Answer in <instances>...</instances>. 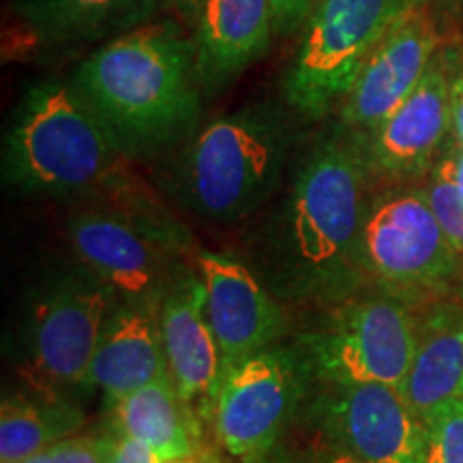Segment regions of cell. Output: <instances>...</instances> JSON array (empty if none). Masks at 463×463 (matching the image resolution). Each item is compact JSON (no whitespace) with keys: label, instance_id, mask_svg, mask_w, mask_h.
<instances>
[{"label":"cell","instance_id":"cell-1","mask_svg":"<svg viewBox=\"0 0 463 463\" xmlns=\"http://www.w3.org/2000/svg\"><path fill=\"white\" fill-rule=\"evenodd\" d=\"M372 176L345 127L309 148L258 239L256 270L281 303L324 309L369 288L361 239Z\"/></svg>","mask_w":463,"mask_h":463},{"label":"cell","instance_id":"cell-2","mask_svg":"<svg viewBox=\"0 0 463 463\" xmlns=\"http://www.w3.org/2000/svg\"><path fill=\"white\" fill-rule=\"evenodd\" d=\"M71 84L129 161L181 148L198 129L206 97L194 37L176 17L103 42L75 67Z\"/></svg>","mask_w":463,"mask_h":463},{"label":"cell","instance_id":"cell-3","mask_svg":"<svg viewBox=\"0 0 463 463\" xmlns=\"http://www.w3.org/2000/svg\"><path fill=\"white\" fill-rule=\"evenodd\" d=\"M3 181L26 195L108 202L137 194L129 159L71 80L28 86L3 142Z\"/></svg>","mask_w":463,"mask_h":463},{"label":"cell","instance_id":"cell-4","mask_svg":"<svg viewBox=\"0 0 463 463\" xmlns=\"http://www.w3.org/2000/svg\"><path fill=\"white\" fill-rule=\"evenodd\" d=\"M297 129L289 108L247 103L198 127L167 172L172 195L208 222H241L281 184Z\"/></svg>","mask_w":463,"mask_h":463},{"label":"cell","instance_id":"cell-5","mask_svg":"<svg viewBox=\"0 0 463 463\" xmlns=\"http://www.w3.org/2000/svg\"><path fill=\"white\" fill-rule=\"evenodd\" d=\"M80 264L125 303H161L165 288L194 247L189 234L157 211L142 191L92 202L67 223Z\"/></svg>","mask_w":463,"mask_h":463},{"label":"cell","instance_id":"cell-6","mask_svg":"<svg viewBox=\"0 0 463 463\" xmlns=\"http://www.w3.org/2000/svg\"><path fill=\"white\" fill-rule=\"evenodd\" d=\"M419 307L367 288L324 307L322 320L298 335L294 347L311 382H380L403 389L419 339Z\"/></svg>","mask_w":463,"mask_h":463},{"label":"cell","instance_id":"cell-7","mask_svg":"<svg viewBox=\"0 0 463 463\" xmlns=\"http://www.w3.org/2000/svg\"><path fill=\"white\" fill-rule=\"evenodd\" d=\"M369 288L420 307L439 300L459 277L463 258L450 245L425 187L399 183L369 200L363 223Z\"/></svg>","mask_w":463,"mask_h":463},{"label":"cell","instance_id":"cell-8","mask_svg":"<svg viewBox=\"0 0 463 463\" xmlns=\"http://www.w3.org/2000/svg\"><path fill=\"white\" fill-rule=\"evenodd\" d=\"M403 0H320L283 78L286 106L320 120L339 108Z\"/></svg>","mask_w":463,"mask_h":463},{"label":"cell","instance_id":"cell-9","mask_svg":"<svg viewBox=\"0 0 463 463\" xmlns=\"http://www.w3.org/2000/svg\"><path fill=\"white\" fill-rule=\"evenodd\" d=\"M116 300L112 289L82 264L45 286L34 305L26 345V373L37 392L62 397L71 389H86L92 356Z\"/></svg>","mask_w":463,"mask_h":463},{"label":"cell","instance_id":"cell-10","mask_svg":"<svg viewBox=\"0 0 463 463\" xmlns=\"http://www.w3.org/2000/svg\"><path fill=\"white\" fill-rule=\"evenodd\" d=\"M309 384L311 375L294 345L266 347L232 369L219 384L213 410L225 453L242 463L273 450Z\"/></svg>","mask_w":463,"mask_h":463},{"label":"cell","instance_id":"cell-11","mask_svg":"<svg viewBox=\"0 0 463 463\" xmlns=\"http://www.w3.org/2000/svg\"><path fill=\"white\" fill-rule=\"evenodd\" d=\"M307 419L335 450L361 463H422L427 420L403 389L380 382L322 384Z\"/></svg>","mask_w":463,"mask_h":463},{"label":"cell","instance_id":"cell-12","mask_svg":"<svg viewBox=\"0 0 463 463\" xmlns=\"http://www.w3.org/2000/svg\"><path fill=\"white\" fill-rule=\"evenodd\" d=\"M439 43L442 34L431 7L402 11L339 106V125L358 137L372 136L419 86Z\"/></svg>","mask_w":463,"mask_h":463},{"label":"cell","instance_id":"cell-13","mask_svg":"<svg viewBox=\"0 0 463 463\" xmlns=\"http://www.w3.org/2000/svg\"><path fill=\"white\" fill-rule=\"evenodd\" d=\"M195 269L206 292V314L222 354V380L288 331L281 300L253 266L217 251H195ZM222 384V382H219Z\"/></svg>","mask_w":463,"mask_h":463},{"label":"cell","instance_id":"cell-14","mask_svg":"<svg viewBox=\"0 0 463 463\" xmlns=\"http://www.w3.org/2000/svg\"><path fill=\"white\" fill-rule=\"evenodd\" d=\"M450 50H439L408 99L361 137L373 176L399 184L431 172L450 137Z\"/></svg>","mask_w":463,"mask_h":463},{"label":"cell","instance_id":"cell-15","mask_svg":"<svg viewBox=\"0 0 463 463\" xmlns=\"http://www.w3.org/2000/svg\"><path fill=\"white\" fill-rule=\"evenodd\" d=\"M159 328L172 382L200 420L213 422L222 382V354L206 314V292L198 269L183 264L161 297Z\"/></svg>","mask_w":463,"mask_h":463},{"label":"cell","instance_id":"cell-16","mask_svg":"<svg viewBox=\"0 0 463 463\" xmlns=\"http://www.w3.org/2000/svg\"><path fill=\"white\" fill-rule=\"evenodd\" d=\"M275 34L273 0H204L191 26L204 95L230 89L270 50Z\"/></svg>","mask_w":463,"mask_h":463},{"label":"cell","instance_id":"cell-17","mask_svg":"<svg viewBox=\"0 0 463 463\" xmlns=\"http://www.w3.org/2000/svg\"><path fill=\"white\" fill-rule=\"evenodd\" d=\"M157 309V305L116 300L109 311L86 389L101 391L112 408L133 391L170 373Z\"/></svg>","mask_w":463,"mask_h":463},{"label":"cell","instance_id":"cell-18","mask_svg":"<svg viewBox=\"0 0 463 463\" xmlns=\"http://www.w3.org/2000/svg\"><path fill=\"white\" fill-rule=\"evenodd\" d=\"M165 0H15L11 14L43 48L109 42L157 20Z\"/></svg>","mask_w":463,"mask_h":463},{"label":"cell","instance_id":"cell-19","mask_svg":"<svg viewBox=\"0 0 463 463\" xmlns=\"http://www.w3.org/2000/svg\"><path fill=\"white\" fill-rule=\"evenodd\" d=\"M403 392L422 419L463 399V305L433 300L420 314L419 339Z\"/></svg>","mask_w":463,"mask_h":463},{"label":"cell","instance_id":"cell-20","mask_svg":"<svg viewBox=\"0 0 463 463\" xmlns=\"http://www.w3.org/2000/svg\"><path fill=\"white\" fill-rule=\"evenodd\" d=\"M114 416L120 436L140 439L164 461L200 453V419L178 395L170 373L116 403Z\"/></svg>","mask_w":463,"mask_h":463},{"label":"cell","instance_id":"cell-21","mask_svg":"<svg viewBox=\"0 0 463 463\" xmlns=\"http://www.w3.org/2000/svg\"><path fill=\"white\" fill-rule=\"evenodd\" d=\"M84 414L65 397H9L0 412V463H20L82 427Z\"/></svg>","mask_w":463,"mask_h":463},{"label":"cell","instance_id":"cell-22","mask_svg":"<svg viewBox=\"0 0 463 463\" xmlns=\"http://www.w3.org/2000/svg\"><path fill=\"white\" fill-rule=\"evenodd\" d=\"M422 463H463V399L442 405L427 419Z\"/></svg>","mask_w":463,"mask_h":463},{"label":"cell","instance_id":"cell-23","mask_svg":"<svg viewBox=\"0 0 463 463\" xmlns=\"http://www.w3.org/2000/svg\"><path fill=\"white\" fill-rule=\"evenodd\" d=\"M425 194L439 225H442L444 234L449 236L450 245L463 258V198L457 194L453 184H449L444 178L431 172L427 174Z\"/></svg>","mask_w":463,"mask_h":463},{"label":"cell","instance_id":"cell-24","mask_svg":"<svg viewBox=\"0 0 463 463\" xmlns=\"http://www.w3.org/2000/svg\"><path fill=\"white\" fill-rule=\"evenodd\" d=\"M114 439L95 436L65 438L52 447V463H112Z\"/></svg>","mask_w":463,"mask_h":463},{"label":"cell","instance_id":"cell-25","mask_svg":"<svg viewBox=\"0 0 463 463\" xmlns=\"http://www.w3.org/2000/svg\"><path fill=\"white\" fill-rule=\"evenodd\" d=\"M320 0H273L275 33L279 37H289L305 28Z\"/></svg>","mask_w":463,"mask_h":463},{"label":"cell","instance_id":"cell-26","mask_svg":"<svg viewBox=\"0 0 463 463\" xmlns=\"http://www.w3.org/2000/svg\"><path fill=\"white\" fill-rule=\"evenodd\" d=\"M431 174L453 184L457 194L463 198V144L449 137V142L439 150L436 164L431 167Z\"/></svg>","mask_w":463,"mask_h":463},{"label":"cell","instance_id":"cell-27","mask_svg":"<svg viewBox=\"0 0 463 463\" xmlns=\"http://www.w3.org/2000/svg\"><path fill=\"white\" fill-rule=\"evenodd\" d=\"M453 75H450V137L463 144V54L450 50Z\"/></svg>","mask_w":463,"mask_h":463},{"label":"cell","instance_id":"cell-28","mask_svg":"<svg viewBox=\"0 0 463 463\" xmlns=\"http://www.w3.org/2000/svg\"><path fill=\"white\" fill-rule=\"evenodd\" d=\"M112 463H165L153 449L140 442V439L120 436L114 439Z\"/></svg>","mask_w":463,"mask_h":463},{"label":"cell","instance_id":"cell-29","mask_svg":"<svg viewBox=\"0 0 463 463\" xmlns=\"http://www.w3.org/2000/svg\"><path fill=\"white\" fill-rule=\"evenodd\" d=\"M204 0H165V9L172 11L176 20H181L184 26H194L195 17Z\"/></svg>","mask_w":463,"mask_h":463},{"label":"cell","instance_id":"cell-30","mask_svg":"<svg viewBox=\"0 0 463 463\" xmlns=\"http://www.w3.org/2000/svg\"><path fill=\"white\" fill-rule=\"evenodd\" d=\"M242 463H294L289 459L288 453H283V449H279V444L273 450H269V453L262 455V457H256V459L251 461H242Z\"/></svg>","mask_w":463,"mask_h":463},{"label":"cell","instance_id":"cell-31","mask_svg":"<svg viewBox=\"0 0 463 463\" xmlns=\"http://www.w3.org/2000/svg\"><path fill=\"white\" fill-rule=\"evenodd\" d=\"M320 463H361V461H356L354 457H350V455L341 453V450H335V449H333L331 453L324 457V459H322Z\"/></svg>","mask_w":463,"mask_h":463},{"label":"cell","instance_id":"cell-32","mask_svg":"<svg viewBox=\"0 0 463 463\" xmlns=\"http://www.w3.org/2000/svg\"><path fill=\"white\" fill-rule=\"evenodd\" d=\"M20 463H52V447H50V449H45V450H42V453H37V455L28 457V459L20 461Z\"/></svg>","mask_w":463,"mask_h":463},{"label":"cell","instance_id":"cell-33","mask_svg":"<svg viewBox=\"0 0 463 463\" xmlns=\"http://www.w3.org/2000/svg\"><path fill=\"white\" fill-rule=\"evenodd\" d=\"M165 463H217L213 459H204V457H200V453L191 455V457H184V459H176V461H165Z\"/></svg>","mask_w":463,"mask_h":463},{"label":"cell","instance_id":"cell-34","mask_svg":"<svg viewBox=\"0 0 463 463\" xmlns=\"http://www.w3.org/2000/svg\"><path fill=\"white\" fill-rule=\"evenodd\" d=\"M439 0H403L405 7H433Z\"/></svg>","mask_w":463,"mask_h":463},{"label":"cell","instance_id":"cell-35","mask_svg":"<svg viewBox=\"0 0 463 463\" xmlns=\"http://www.w3.org/2000/svg\"><path fill=\"white\" fill-rule=\"evenodd\" d=\"M461 11H463V0H461Z\"/></svg>","mask_w":463,"mask_h":463}]
</instances>
